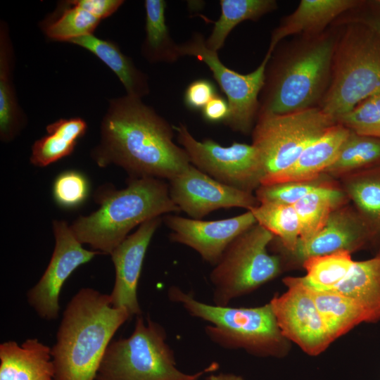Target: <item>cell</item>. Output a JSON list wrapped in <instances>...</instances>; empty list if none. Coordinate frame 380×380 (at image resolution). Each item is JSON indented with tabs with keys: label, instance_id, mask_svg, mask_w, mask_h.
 <instances>
[{
	"label": "cell",
	"instance_id": "cell-32",
	"mask_svg": "<svg viewBox=\"0 0 380 380\" xmlns=\"http://www.w3.org/2000/svg\"><path fill=\"white\" fill-rule=\"evenodd\" d=\"M354 262L347 251L311 256L303 261L306 274L301 279L313 289L331 291L346 279Z\"/></svg>",
	"mask_w": 380,
	"mask_h": 380
},
{
	"label": "cell",
	"instance_id": "cell-37",
	"mask_svg": "<svg viewBox=\"0 0 380 380\" xmlns=\"http://www.w3.org/2000/svg\"><path fill=\"white\" fill-rule=\"evenodd\" d=\"M218 95L216 87L208 79L191 82L184 93V103L190 110H201L215 96Z\"/></svg>",
	"mask_w": 380,
	"mask_h": 380
},
{
	"label": "cell",
	"instance_id": "cell-34",
	"mask_svg": "<svg viewBox=\"0 0 380 380\" xmlns=\"http://www.w3.org/2000/svg\"><path fill=\"white\" fill-rule=\"evenodd\" d=\"M335 183L333 178L324 174L317 179L305 182H285L260 185L255 194L259 203L273 202L293 205L307 194Z\"/></svg>",
	"mask_w": 380,
	"mask_h": 380
},
{
	"label": "cell",
	"instance_id": "cell-2",
	"mask_svg": "<svg viewBox=\"0 0 380 380\" xmlns=\"http://www.w3.org/2000/svg\"><path fill=\"white\" fill-rule=\"evenodd\" d=\"M129 318L126 309L112 306L109 295L81 289L63 312L51 348L54 380H95L111 338Z\"/></svg>",
	"mask_w": 380,
	"mask_h": 380
},
{
	"label": "cell",
	"instance_id": "cell-16",
	"mask_svg": "<svg viewBox=\"0 0 380 380\" xmlns=\"http://www.w3.org/2000/svg\"><path fill=\"white\" fill-rule=\"evenodd\" d=\"M161 221L158 217L144 222L110 253L115 272V284L109 295L111 305L126 309L131 317L141 315L138 283L147 248Z\"/></svg>",
	"mask_w": 380,
	"mask_h": 380
},
{
	"label": "cell",
	"instance_id": "cell-11",
	"mask_svg": "<svg viewBox=\"0 0 380 380\" xmlns=\"http://www.w3.org/2000/svg\"><path fill=\"white\" fill-rule=\"evenodd\" d=\"M173 128L191 164L199 170L224 184L250 193L261 185L263 167L253 144L234 141L222 146L210 139L197 140L183 123Z\"/></svg>",
	"mask_w": 380,
	"mask_h": 380
},
{
	"label": "cell",
	"instance_id": "cell-15",
	"mask_svg": "<svg viewBox=\"0 0 380 380\" xmlns=\"http://www.w3.org/2000/svg\"><path fill=\"white\" fill-rule=\"evenodd\" d=\"M164 222L171 230L172 241L191 247L213 265L236 237L257 223L251 210L210 221L169 215L165 217Z\"/></svg>",
	"mask_w": 380,
	"mask_h": 380
},
{
	"label": "cell",
	"instance_id": "cell-9",
	"mask_svg": "<svg viewBox=\"0 0 380 380\" xmlns=\"http://www.w3.org/2000/svg\"><path fill=\"white\" fill-rule=\"evenodd\" d=\"M336 124L320 107L286 113H258L252 144L264 172L261 185L290 167L312 142Z\"/></svg>",
	"mask_w": 380,
	"mask_h": 380
},
{
	"label": "cell",
	"instance_id": "cell-23",
	"mask_svg": "<svg viewBox=\"0 0 380 380\" xmlns=\"http://www.w3.org/2000/svg\"><path fill=\"white\" fill-rule=\"evenodd\" d=\"M81 118L60 119L46 126L47 134L36 140L32 146L30 163L46 167L69 155L87 129Z\"/></svg>",
	"mask_w": 380,
	"mask_h": 380
},
{
	"label": "cell",
	"instance_id": "cell-3",
	"mask_svg": "<svg viewBox=\"0 0 380 380\" xmlns=\"http://www.w3.org/2000/svg\"><path fill=\"white\" fill-rule=\"evenodd\" d=\"M96 201L99 208L79 217L70 227L82 244L110 255L136 226L181 211L170 196L169 184L154 177L131 178L120 190L103 187L98 190Z\"/></svg>",
	"mask_w": 380,
	"mask_h": 380
},
{
	"label": "cell",
	"instance_id": "cell-21",
	"mask_svg": "<svg viewBox=\"0 0 380 380\" xmlns=\"http://www.w3.org/2000/svg\"><path fill=\"white\" fill-rule=\"evenodd\" d=\"M14 49L8 26L0 24V137L13 140L25 127L26 117L19 106L13 83Z\"/></svg>",
	"mask_w": 380,
	"mask_h": 380
},
{
	"label": "cell",
	"instance_id": "cell-17",
	"mask_svg": "<svg viewBox=\"0 0 380 380\" xmlns=\"http://www.w3.org/2000/svg\"><path fill=\"white\" fill-rule=\"evenodd\" d=\"M376 236L355 208L346 203L334 209L319 232L310 241L298 245L292 254L303 261L341 251L352 253Z\"/></svg>",
	"mask_w": 380,
	"mask_h": 380
},
{
	"label": "cell",
	"instance_id": "cell-36",
	"mask_svg": "<svg viewBox=\"0 0 380 380\" xmlns=\"http://www.w3.org/2000/svg\"><path fill=\"white\" fill-rule=\"evenodd\" d=\"M89 184L87 177L76 170L60 173L53 184V197L61 207L72 208L80 205L87 198Z\"/></svg>",
	"mask_w": 380,
	"mask_h": 380
},
{
	"label": "cell",
	"instance_id": "cell-6",
	"mask_svg": "<svg viewBox=\"0 0 380 380\" xmlns=\"http://www.w3.org/2000/svg\"><path fill=\"white\" fill-rule=\"evenodd\" d=\"M168 296L182 304L191 315L211 323L205 328L207 335L224 348L272 356H280L286 350V338L270 303L256 308L209 305L176 286L170 288Z\"/></svg>",
	"mask_w": 380,
	"mask_h": 380
},
{
	"label": "cell",
	"instance_id": "cell-27",
	"mask_svg": "<svg viewBox=\"0 0 380 380\" xmlns=\"http://www.w3.org/2000/svg\"><path fill=\"white\" fill-rule=\"evenodd\" d=\"M146 36L141 54L151 63H173L181 57L179 44L170 34L165 21L167 4L163 0H146Z\"/></svg>",
	"mask_w": 380,
	"mask_h": 380
},
{
	"label": "cell",
	"instance_id": "cell-38",
	"mask_svg": "<svg viewBox=\"0 0 380 380\" xmlns=\"http://www.w3.org/2000/svg\"><path fill=\"white\" fill-rule=\"evenodd\" d=\"M203 120L210 123L223 122L229 115V106L227 100L219 94L211 99L201 110Z\"/></svg>",
	"mask_w": 380,
	"mask_h": 380
},
{
	"label": "cell",
	"instance_id": "cell-33",
	"mask_svg": "<svg viewBox=\"0 0 380 380\" xmlns=\"http://www.w3.org/2000/svg\"><path fill=\"white\" fill-rule=\"evenodd\" d=\"M257 223L277 236L282 246L293 253L300 240V224L293 205L266 202L251 210Z\"/></svg>",
	"mask_w": 380,
	"mask_h": 380
},
{
	"label": "cell",
	"instance_id": "cell-19",
	"mask_svg": "<svg viewBox=\"0 0 380 380\" xmlns=\"http://www.w3.org/2000/svg\"><path fill=\"white\" fill-rule=\"evenodd\" d=\"M51 348L29 338L0 345V380H54Z\"/></svg>",
	"mask_w": 380,
	"mask_h": 380
},
{
	"label": "cell",
	"instance_id": "cell-4",
	"mask_svg": "<svg viewBox=\"0 0 380 380\" xmlns=\"http://www.w3.org/2000/svg\"><path fill=\"white\" fill-rule=\"evenodd\" d=\"M336 44L331 37H320L293 56L273 62L265 72L258 113L286 114L315 107L330 82Z\"/></svg>",
	"mask_w": 380,
	"mask_h": 380
},
{
	"label": "cell",
	"instance_id": "cell-41",
	"mask_svg": "<svg viewBox=\"0 0 380 380\" xmlns=\"http://www.w3.org/2000/svg\"><path fill=\"white\" fill-rule=\"evenodd\" d=\"M206 380H243L240 376L232 374H212L206 378Z\"/></svg>",
	"mask_w": 380,
	"mask_h": 380
},
{
	"label": "cell",
	"instance_id": "cell-18",
	"mask_svg": "<svg viewBox=\"0 0 380 380\" xmlns=\"http://www.w3.org/2000/svg\"><path fill=\"white\" fill-rule=\"evenodd\" d=\"M350 130L336 123L312 142L287 169L262 185L318 179L335 160Z\"/></svg>",
	"mask_w": 380,
	"mask_h": 380
},
{
	"label": "cell",
	"instance_id": "cell-35",
	"mask_svg": "<svg viewBox=\"0 0 380 380\" xmlns=\"http://www.w3.org/2000/svg\"><path fill=\"white\" fill-rule=\"evenodd\" d=\"M336 123L358 134L380 139V92L360 102Z\"/></svg>",
	"mask_w": 380,
	"mask_h": 380
},
{
	"label": "cell",
	"instance_id": "cell-28",
	"mask_svg": "<svg viewBox=\"0 0 380 380\" xmlns=\"http://www.w3.org/2000/svg\"><path fill=\"white\" fill-rule=\"evenodd\" d=\"M101 19L81 7L76 0L60 1L56 10L48 15L39 26L44 34L56 42H70L92 34Z\"/></svg>",
	"mask_w": 380,
	"mask_h": 380
},
{
	"label": "cell",
	"instance_id": "cell-12",
	"mask_svg": "<svg viewBox=\"0 0 380 380\" xmlns=\"http://www.w3.org/2000/svg\"><path fill=\"white\" fill-rule=\"evenodd\" d=\"M287 290L270 301L282 336L317 355L333 341L308 287L300 277L283 280Z\"/></svg>",
	"mask_w": 380,
	"mask_h": 380
},
{
	"label": "cell",
	"instance_id": "cell-14",
	"mask_svg": "<svg viewBox=\"0 0 380 380\" xmlns=\"http://www.w3.org/2000/svg\"><path fill=\"white\" fill-rule=\"evenodd\" d=\"M169 182L172 201L192 219L201 220L220 208L251 210L260 204L253 193L224 184L191 164Z\"/></svg>",
	"mask_w": 380,
	"mask_h": 380
},
{
	"label": "cell",
	"instance_id": "cell-20",
	"mask_svg": "<svg viewBox=\"0 0 380 380\" xmlns=\"http://www.w3.org/2000/svg\"><path fill=\"white\" fill-rule=\"evenodd\" d=\"M355 0H302L296 9L273 31L269 49L291 34L322 31L341 13L362 5Z\"/></svg>",
	"mask_w": 380,
	"mask_h": 380
},
{
	"label": "cell",
	"instance_id": "cell-13",
	"mask_svg": "<svg viewBox=\"0 0 380 380\" xmlns=\"http://www.w3.org/2000/svg\"><path fill=\"white\" fill-rule=\"evenodd\" d=\"M55 247L50 262L38 283L27 293L30 305L46 320H54L60 310L59 296L67 279L79 266L99 254L84 248L70 225L54 220Z\"/></svg>",
	"mask_w": 380,
	"mask_h": 380
},
{
	"label": "cell",
	"instance_id": "cell-5",
	"mask_svg": "<svg viewBox=\"0 0 380 380\" xmlns=\"http://www.w3.org/2000/svg\"><path fill=\"white\" fill-rule=\"evenodd\" d=\"M380 92V35L352 20L336 42L330 82L319 106L336 120Z\"/></svg>",
	"mask_w": 380,
	"mask_h": 380
},
{
	"label": "cell",
	"instance_id": "cell-10",
	"mask_svg": "<svg viewBox=\"0 0 380 380\" xmlns=\"http://www.w3.org/2000/svg\"><path fill=\"white\" fill-rule=\"evenodd\" d=\"M179 50L181 57L194 56L204 63L226 95L229 115L224 124L236 132H251L257 119L258 95L265 85L266 68L273 51L268 49L260 65L253 72L243 75L225 66L218 53L206 46L201 33H194L187 41L179 44Z\"/></svg>",
	"mask_w": 380,
	"mask_h": 380
},
{
	"label": "cell",
	"instance_id": "cell-30",
	"mask_svg": "<svg viewBox=\"0 0 380 380\" xmlns=\"http://www.w3.org/2000/svg\"><path fill=\"white\" fill-rule=\"evenodd\" d=\"M377 166H380V139L350 130L335 160L324 174L333 179H341Z\"/></svg>",
	"mask_w": 380,
	"mask_h": 380
},
{
	"label": "cell",
	"instance_id": "cell-8",
	"mask_svg": "<svg viewBox=\"0 0 380 380\" xmlns=\"http://www.w3.org/2000/svg\"><path fill=\"white\" fill-rule=\"evenodd\" d=\"M274 238L256 223L231 243L210 274L215 305L227 306L279 274L280 258L267 251Z\"/></svg>",
	"mask_w": 380,
	"mask_h": 380
},
{
	"label": "cell",
	"instance_id": "cell-25",
	"mask_svg": "<svg viewBox=\"0 0 380 380\" xmlns=\"http://www.w3.org/2000/svg\"><path fill=\"white\" fill-rule=\"evenodd\" d=\"M308 287L333 341L362 322H371L367 312L355 299Z\"/></svg>",
	"mask_w": 380,
	"mask_h": 380
},
{
	"label": "cell",
	"instance_id": "cell-1",
	"mask_svg": "<svg viewBox=\"0 0 380 380\" xmlns=\"http://www.w3.org/2000/svg\"><path fill=\"white\" fill-rule=\"evenodd\" d=\"M174 128L154 109L126 95L109 101L101 125V141L91 152L101 167L115 164L132 178L168 180L191 165L182 148L173 141Z\"/></svg>",
	"mask_w": 380,
	"mask_h": 380
},
{
	"label": "cell",
	"instance_id": "cell-31",
	"mask_svg": "<svg viewBox=\"0 0 380 380\" xmlns=\"http://www.w3.org/2000/svg\"><path fill=\"white\" fill-rule=\"evenodd\" d=\"M221 13L205 39L206 46L218 53L232 30L245 20H257L277 8L273 0H220Z\"/></svg>",
	"mask_w": 380,
	"mask_h": 380
},
{
	"label": "cell",
	"instance_id": "cell-39",
	"mask_svg": "<svg viewBox=\"0 0 380 380\" xmlns=\"http://www.w3.org/2000/svg\"><path fill=\"white\" fill-rule=\"evenodd\" d=\"M83 8L101 20L113 15L125 2L122 0H76Z\"/></svg>",
	"mask_w": 380,
	"mask_h": 380
},
{
	"label": "cell",
	"instance_id": "cell-26",
	"mask_svg": "<svg viewBox=\"0 0 380 380\" xmlns=\"http://www.w3.org/2000/svg\"><path fill=\"white\" fill-rule=\"evenodd\" d=\"M330 291L358 301L367 312L371 322L380 319V254L355 261L346 279Z\"/></svg>",
	"mask_w": 380,
	"mask_h": 380
},
{
	"label": "cell",
	"instance_id": "cell-7",
	"mask_svg": "<svg viewBox=\"0 0 380 380\" xmlns=\"http://www.w3.org/2000/svg\"><path fill=\"white\" fill-rule=\"evenodd\" d=\"M165 339L160 325L149 318L145 323L137 317L130 336L110 343L95 380H198L218 367L213 363L195 374L182 372L176 367L173 352Z\"/></svg>",
	"mask_w": 380,
	"mask_h": 380
},
{
	"label": "cell",
	"instance_id": "cell-24",
	"mask_svg": "<svg viewBox=\"0 0 380 380\" xmlns=\"http://www.w3.org/2000/svg\"><path fill=\"white\" fill-rule=\"evenodd\" d=\"M348 200L341 186L335 182L307 194L294 203L300 224L298 245L314 238L324 227L331 212Z\"/></svg>",
	"mask_w": 380,
	"mask_h": 380
},
{
	"label": "cell",
	"instance_id": "cell-22",
	"mask_svg": "<svg viewBox=\"0 0 380 380\" xmlns=\"http://www.w3.org/2000/svg\"><path fill=\"white\" fill-rule=\"evenodd\" d=\"M103 61L123 84L127 95L138 99L148 95L150 87L147 75L138 69L133 61L125 55L116 43L96 37L94 34L71 40Z\"/></svg>",
	"mask_w": 380,
	"mask_h": 380
},
{
	"label": "cell",
	"instance_id": "cell-40",
	"mask_svg": "<svg viewBox=\"0 0 380 380\" xmlns=\"http://www.w3.org/2000/svg\"><path fill=\"white\" fill-rule=\"evenodd\" d=\"M369 13L355 20L367 25L380 35V1H377Z\"/></svg>",
	"mask_w": 380,
	"mask_h": 380
},
{
	"label": "cell",
	"instance_id": "cell-29",
	"mask_svg": "<svg viewBox=\"0 0 380 380\" xmlns=\"http://www.w3.org/2000/svg\"><path fill=\"white\" fill-rule=\"evenodd\" d=\"M341 189L377 236L380 234V166L341 178Z\"/></svg>",
	"mask_w": 380,
	"mask_h": 380
}]
</instances>
